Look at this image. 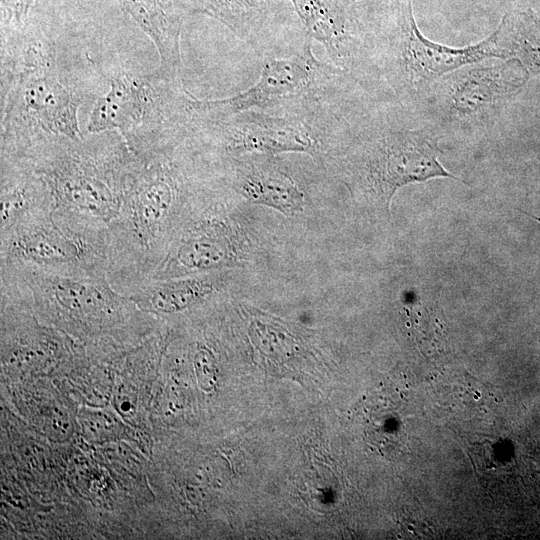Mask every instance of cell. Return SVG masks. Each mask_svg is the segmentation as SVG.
I'll return each instance as SVG.
<instances>
[{"instance_id": "6da1fadb", "label": "cell", "mask_w": 540, "mask_h": 540, "mask_svg": "<svg viewBox=\"0 0 540 540\" xmlns=\"http://www.w3.org/2000/svg\"><path fill=\"white\" fill-rule=\"evenodd\" d=\"M182 152V145L168 153L134 152L120 212L108 228L106 277L124 295L151 279L183 227L178 220L190 181Z\"/></svg>"}, {"instance_id": "7a4b0ae2", "label": "cell", "mask_w": 540, "mask_h": 540, "mask_svg": "<svg viewBox=\"0 0 540 540\" xmlns=\"http://www.w3.org/2000/svg\"><path fill=\"white\" fill-rule=\"evenodd\" d=\"M135 153L116 131L86 133L80 140H42L1 157L30 167L46 183L53 210L107 229L117 218Z\"/></svg>"}, {"instance_id": "3957f363", "label": "cell", "mask_w": 540, "mask_h": 540, "mask_svg": "<svg viewBox=\"0 0 540 540\" xmlns=\"http://www.w3.org/2000/svg\"><path fill=\"white\" fill-rule=\"evenodd\" d=\"M93 105L87 133L118 132L139 155L175 150L192 128V96L181 76L160 68L148 73L121 70Z\"/></svg>"}, {"instance_id": "277c9868", "label": "cell", "mask_w": 540, "mask_h": 540, "mask_svg": "<svg viewBox=\"0 0 540 540\" xmlns=\"http://www.w3.org/2000/svg\"><path fill=\"white\" fill-rule=\"evenodd\" d=\"M0 285L1 304L86 329L110 327L144 312L106 276L0 263Z\"/></svg>"}, {"instance_id": "5b68a950", "label": "cell", "mask_w": 540, "mask_h": 540, "mask_svg": "<svg viewBox=\"0 0 540 540\" xmlns=\"http://www.w3.org/2000/svg\"><path fill=\"white\" fill-rule=\"evenodd\" d=\"M346 72L318 60L312 40L305 37L297 52L274 57L265 55L259 79L233 96L214 100L193 98L197 118L218 119L246 111L268 113L316 111L339 104Z\"/></svg>"}, {"instance_id": "8992f818", "label": "cell", "mask_w": 540, "mask_h": 540, "mask_svg": "<svg viewBox=\"0 0 540 540\" xmlns=\"http://www.w3.org/2000/svg\"><path fill=\"white\" fill-rule=\"evenodd\" d=\"M340 105L316 111H246L218 119L197 118L186 140L230 161L245 156L302 152L321 156L342 121Z\"/></svg>"}, {"instance_id": "52a82bcc", "label": "cell", "mask_w": 540, "mask_h": 540, "mask_svg": "<svg viewBox=\"0 0 540 540\" xmlns=\"http://www.w3.org/2000/svg\"><path fill=\"white\" fill-rule=\"evenodd\" d=\"M510 38L504 17L488 38L475 45L452 48L434 43L419 31L407 0L395 8L393 21L378 43L381 69L397 92H409L465 65L512 55Z\"/></svg>"}, {"instance_id": "ba28073f", "label": "cell", "mask_w": 540, "mask_h": 540, "mask_svg": "<svg viewBox=\"0 0 540 540\" xmlns=\"http://www.w3.org/2000/svg\"><path fill=\"white\" fill-rule=\"evenodd\" d=\"M0 263L106 276L108 230L49 210L0 234Z\"/></svg>"}, {"instance_id": "9c48e42d", "label": "cell", "mask_w": 540, "mask_h": 540, "mask_svg": "<svg viewBox=\"0 0 540 540\" xmlns=\"http://www.w3.org/2000/svg\"><path fill=\"white\" fill-rule=\"evenodd\" d=\"M80 100L58 79L56 66L23 74L1 86V156L48 138L82 139Z\"/></svg>"}, {"instance_id": "30bf717a", "label": "cell", "mask_w": 540, "mask_h": 540, "mask_svg": "<svg viewBox=\"0 0 540 540\" xmlns=\"http://www.w3.org/2000/svg\"><path fill=\"white\" fill-rule=\"evenodd\" d=\"M361 125L355 140L360 150V178L386 208L395 192L409 183L439 177L457 179L440 163V149L430 135L398 128L380 117Z\"/></svg>"}, {"instance_id": "8fae6325", "label": "cell", "mask_w": 540, "mask_h": 540, "mask_svg": "<svg viewBox=\"0 0 540 540\" xmlns=\"http://www.w3.org/2000/svg\"><path fill=\"white\" fill-rule=\"evenodd\" d=\"M306 36L324 48L329 63L357 70L369 48L351 0H291Z\"/></svg>"}, {"instance_id": "7c38bea8", "label": "cell", "mask_w": 540, "mask_h": 540, "mask_svg": "<svg viewBox=\"0 0 540 540\" xmlns=\"http://www.w3.org/2000/svg\"><path fill=\"white\" fill-rule=\"evenodd\" d=\"M231 160L233 188L248 201L286 214L301 212L305 195L295 179L271 155Z\"/></svg>"}, {"instance_id": "4fadbf2b", "label": "cell", "mask_w": 540, "mask_h": 540, "mask_svg": "<svg viewBox=\"0 0 540 540\" xmlns=\"http://www.w3.org/2000/svg\"><path fill=\"white\" fill-rule=\"evenodd\" d=\"M124 10L151 39L162 71L182 76L180 36L189 12L185 0H120Z\"/></svg>"}, {"instance_id": "5bb4252c", "label": "cell", "mask_w": 540, "mask_h": 540, "mask_svg": "<svg viewBox=\"0 0 540 540\" xmlns=\"http://www.w3.org/2000/svg\"><path fill=\"white\" fill-rule=\"evenodd\" d=\"M220 286L217 275L202 272L151 280L126 296L147 314L169 316L207 301Z\"/></svg>"}, {"instance_id": "9a60e30c", "label": "cell", "mask_w": 540, "mask_h": 540, "mask_svg": "<svg viewBox=\"0 0 540 540\" xmlns=\"http://www.w3.org/2000/svg\"><path fill=\"white\" fill-rule=\"evenodd\" d=\"M0 234L53 209L46 183L27 165L1 159Z\"/></svg>"}, {"instance_id": "2e32d148", "label": "cell", "mask_w": 540, "mask_h": 540, "mask_svg": "<svg viewBox=\"0 0 540 540\" xmlns=\"http://www.w3.org/2000/svg\"><path fill=\"white\" fill-rule=\"evenodd\" d=\"M189 12L207 14L256 50H265L266 27L283 0H185Z\"/></svg>"}, {"instance_id": "e0dca14e", "label": "cell", "mask_w": 540, "mask_h": 540, "mask_svg": "<svg viewBox=\"0 0 540 540\" xmlns=\"http://www.w3.org/2000/svg\"><path fill=\"white\" fill-rule=\"evenodd\" d=\"M455 81L451 103L462 115L477 112L494 103L502 94L500 72L495 69L471 70Z\"/></svg>"}, {"instance_id": "ac0fdd59", "label": "cell", "mask_w": 540, "mask_h": 540, "mask_svg": "<svg viewBox=\"0 0 540 540\" xmlns=\"http://www.w3.org/2000/svg\"><path fill=\"white\" fill-rule=\"evenodd\" d=\"M36 0H1L2 26L20 27L27 24L28 13Z\"/></svg>"}, {"instance_id": "d6986e66", "label": "cell", "mask_w": 540, "mask_h": 540, "mask_svg": "<svg viewBox=\"0 0 540 540\" xmlns=\"http://www.w3.org/2000/svg\"><path fill=\"white\" fill-rule=\"evenodd\" d=\"M195 370L203 389H211L215 382L214 357L209 349L203 347L195 354Z\"/></svg>"}, {"instance_id": "ffe728a7", "label": "cell", "mask_w": 540, "mask_h": 540, "mask_svg": "<svg viewBox=\"0 0 540 540\" xmlns=\"http://www.w3.org/2000/svg\"><path fill=\"white\" fill-rule=\"evenodd\" d=\"M109 424L110 422L105 419L104 417L100 418V416L98 417H91L88 421H87V428L88 430L90 431V433H93L97 436H101L102 434H105L107 433V431H109Z\"/></svg>"}, {"instance_id": "44dd1931", "label": "cell", "mask_w": 540, "mask_h": 540, "mask_svg": "<svg viewBox=\"0 0 540 540\" xmlns=\"http://www.w3.org/2000/svg\"><path fill=\"white\" fill-rule=\"evenodd\" d=\"M119 409L122 411V412H128L131 410V402L129 401V399L124 396L122 398L119 399Z\"/></svg>"}]
</instances>
